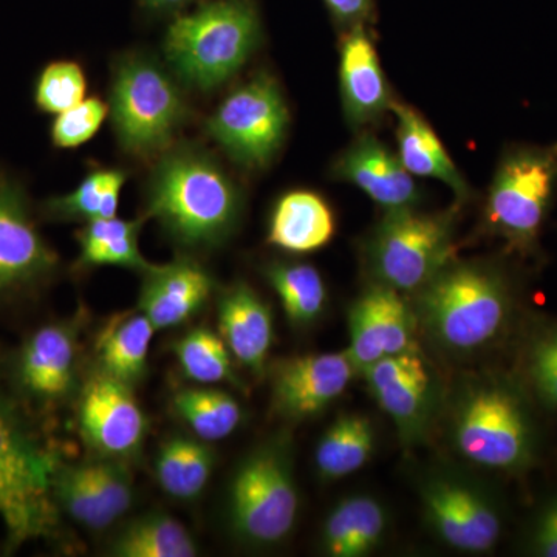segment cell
Returning a JSON list of instances; mask_svg holds the SVG:
<instances>
[{
  "label": "cell",
  "instance_id": "9",
  "mask_svg": "<svg viewBox=\"0 0 557 557\" xmlns=\"http://www.w3.org/2000/svg\"><path fill=\"white\" fill-rule=\"evenodd\" d=\"M109 102L121 148L141 159L170 148L189 116L177 81L146 54H129L116 64Z\"/></svg>",
  "mask_w": 557,
  "mask_h": 557
},
{
  "label": "cell",
  "instance_id": "1",
  "mask_svg": "<svg viewBox=\"0 0 557 557\" xmlns=\"http://www.w3.org/2000/svg\"><path fill=\"white\" fill-rule=\"evenodd\" d=\"M418 333L440 354L471 359L508 335L518 310L507 270L483 260H450L412 295Z\"/></svg>",
  "mask_w": 557,
  "mask_h": 557
},
{
  "label": "cell",
  "instance_id": "36",
  "mask_svg": "<svg viewBox=\"0 0 557 557\" xmlns=\"http://www.w3.org/2000/svg\"><path fill=\"white\" fill-rule=\"evenodd\" d=\"M527 387L534 397L557 410V325L537 332L523 358Z\"/></svg>",
  "mask_w": 557,
  "mask_h": 557
},
{
  "label": "cell",
  "instance_id": "38",
  "mask_svg": "<svg viewBox=\"0 0 557 557\" xmlns=\"http://www.w3.org/2000/svg\"><path fill=\"white\" fill-rule=\"evenodd\" d=\"M527 549L533 556L557 557V494L539 509L528 534Z\"/></svg>",
  "mask_w": 557,
  "mask_h": 557
},
{
  "label": "cell",
  "instance_id": "5",
  "mask_svg": "<svg viewBox=\"0 0 557 557\" xmlns=\"http://www.w3.org/2000/svg\"><path fill=\"white\" fill-rule=\"evenodd\" d=\"M260 36L255 0H203L172 22L164 36V57L183 83L212 91L247 64Z\"/></svg>",
  "mask_w": 557,
  "mask_h": 557
},
{
  "label": "cell",
  "instance_id": "2",
  "mask_svg": "<svg viewBox=\"0 0 557 557\" xmlns=\"http://www.w3.org/2000/svg\"><path fill=\"white\" fill-rule=\"evenodd\" d=\"M242 208L234 180L196 146L164 153L146 188L145 218L156 219L168 237L185 249L220 247L239 225Z\"/></svg>",
  "mask_w": 557,
  "mask_h": 557
},
{
  "label": "cell",
  "instance_id": "14",
  "mask_svg": "<svg viewBox=\"0 0 557 557\" xmlns=\"http://www.w3.org/2000/svg\"><path fill=\"white\" fill-rule=\"evenodd\" d=\"M60 269V256L33 219L24 189L0 175V306L46 285Z\"/></svg>",
  "mask_w": 557,
  "mask_h": 557
},
{
  "label": "cell",
  "instance_id": "13",
  "mask_svg": "<svg viewBox=\"0 0 557 557\" xmlns=\"http://www.w3.org/2000/svg\"><path fill=\"white\" fill-rule=\"evenodd\" d=\"M370 395L394 421L405 446L426 440L442 405L434 370L421 351L380 359L361 373Z\"/></svg>",
  "mask_w": 557,
  "mask_h": 557
},
{
  "label": "cell",
  "instance_id": "4",
  "mask_svg": "<svg viewBox=\"0 0 557 557\" xmlns=\"http://www.w3.org/2000/svg\"><path fill=\"white\" fill-rule=\"evenodd\" d=\"M60 463L28 423L20 403L0 387V519L7 548L60 534L51 479Z\"/></svg>",
  "mask_w": 557,
  "mask_h": 557
},
{
  "label": "cell",
  "instance_id": "10",
  "mask_svg": "<svg viewBox=\"0 0 557 557\" xmlns=\"http://www.w3.org/2000/svg\"><path fill=\"white\" fill-rule=\"evenodd\" d=\"M289 113L276 79L259 73L226 95L207 121V134L245 170L269 166L287 135Z\"/></svg>",
  "mask_w": 557,
  "mask_h": 557
},
{
  "label": "cell",
  "instance_id": "31",
  "mask_svg": "<svg viewBox=\"0 0 557 557\" xmlns=\"http://www.w3.org/2000/svg\"><path fill=\"white\" fill-rule=\"evenodd\" d=\"M171 406L194 435L207 443L228 438L244 420L239 401L220 388H180L172 397Z\"/></svg>",
  "mask_w": 557,
  "mask_h": 557
},
{
  "label": "cell",
  "instance_id": "8",
  "mask_svg": "<svg viewBox=\"0 0 557 557\" xmlns=\"http://www.w3.org/2000/svg\"><path fill=\"white\" fill-rule=\"evenodd\" d=\"M460 207L443 212L416 208L388 211L366 242V263L373 284L416 295L443 267L456 259Z\"/></svg>",
  "mask_w": 557,
  "mask_h": 557
},
{
  "label": "cell",
  "instance_id": "27",
  "mask_svg": "<svg viewBox=\"0 0 557 557\" xmlns=\"http://www.w3.org/2000/svg\"><path fill=\"white\" fill-rule=\"evenodd\" d=\"M145 215L137 220L119 218L91 220L76 233L79 244L78 265L120 267L145 274L156 263L145 259L139 249L138 237Z\"/></svg>",
  "mask_w": 557,
  "mask_h": 557
},
{
  "label": "cell",
  "instance_id": "3",
  "mask_svg": "<svg viewBox=\"0 0 557 557\" xmlns=\"http://www.w3.org/2000/svg\"><path fill=\"white\" fill-rule=\"evenodd\" d=\"M527 388L502 375L472 376L449 405V442L472 467L522 474L536 461L539 435Z\"/></svg>",
  "mask_w": 557,
  "mask_h": 557
},
{
  "label": "cell",
  "instance_id": "6",
  "mask_svg": "<svg viewBox=\"0 0 557 557\" xmlns=\"http://www.w3.org/2000/svg\"><path fill=\"white\" fill-rule=\"evenodd\" d=\"M298 515L293 437L278 432L249 450L234 472L228 491L230 527L248 547H276L293 533Z\"/></svg>",
  "mask_w": 557,
  "mask_h": 557
},
{
  "label": "cell",
  "instance_id": "26",
  "mask_svg": "<svg viewBox=\"0 0 557 557\" xmlns=\"http://www.w3.org/2000/svg\"><path fill=\"white\" fill-rule=\"evenodd\" d=\"M157 330L138 309L110 319L95 343L98 370L135 387L148 372L150 343Z\"/></svg>",
  "mask_w": 557,
  "mask_h": 557
},
{
  "label": "cell",
  "instance_id": "40",
  "mask_svg": "<svg viewBox=\"0 0 557 557\" xmlns=\"http://www.w3.org/2000/svg\"><path fill=\"white\" fill-rule=\"evenodd\" d=\"M200 2L203 0H138L139 5L152 14H177L193 3Z\"/></svg>",
  "mask_w": 557,
  "mask_h": 557
},
{
  "label": "cell",
  "instance_id": "21",
  "mask_svg": "<svg viewBox=\"0 0 557 557\" xmlns=\"http://www.w3.org/2000/svg\"><path fill=\"white\" fill-rule=\"evenodd\" d=\"M212 289L214 278L200 263L180 258L143 274L137 309L156 330L178 327L203 309Z\"/></svg>",
  "mask_w": 557,
  "mask_h": 557
},
{
  "label": "cell",
  "instance_id": "19",
  "mask_svg": "<svg viewBox=\"0 0 557 557\" xmlns=\"http://www.w3.org/2000/svg\"><path fill=\"white\" fill-rule=\"evenodd\" d=\"M333 178L350 183L384 211L417 208L420 190L412 175L375 135L362 134L341 153L332 168Z\"/></svg>",
  "mask_w": 557,
  "mask_h": 557
},
{
  "label": "cell",
  "instance_id": "29",
  "mask_svg": "<svg viewBox=\"0 0 557 557\" xmlns=\"http://www.w3.org/2000/svg\"><path fill=\"white\" fill-rule=\"evenodd\" d=\"M214 467V453L207 442L185 435H174L161 443L153 463L161 490L182 502L201 496Z\"/></svg>",
  "mask_w": 557,
  "mask_h": 557
},
{
  "label": "cell",
  "instance_id": "17",
  "mask_svg": "<svg viewBox=\"0 0 557 557\" xmlns=\"http://www.w3.org/2000/svg\"><path fill=\"white\" fill-rule=\"evenodd\" d=\"M358 375L348 351L278 359L270 368L271 406L288 423L324 413Z\"/></svg>",
  "mask_w": 557,
  "mask_h": 557
},
{
  "label": "cell",
  "instance_id": "12",
  "mask_svg": "<svg viewBox=\"0 0 557 557\" xmlns=\"http://www.w3.org/2000/svg\"><path fill=\"white\" fill-rule=\"evenodd\" d=\"M79 329L72 319L33 330L9 366L17 398L38 409H51L78 392Z\"/></svg>",
  "mask_w": 557,
  "mask_h": 557
},
{
  "label": "cell",
  "instance_id": "24",
  "mask_svg": "<svg viewBox=\"0 0 557 557\" xmlns=\"http://www.w3.org/2000/svg\"><path fill=\"white\" fill-rule=\"evenodd\" d=\"M332 208L313 190L296 189L274 205L267 242L282 251L307 255L324 248L335 236Z\"/></svg>",
  "mask_w": 557,
  "mask_h": 557
},
{
  "label": "cell",
  "instance_id": "20",
  "mask_svg": "<svg viewBox=\"0 0 557 557\" xmlns=\"http://www.w3.org/2000/svg\"><path fill=\"white\" fill-rule=\"evenodd\" d=\"M219 335L231 357L251 375L263 379L274 343V317L269 304L245 282H234L218 298Z\"/></svg>",
  "mask_w": 557,
  "mask_h": 557
},
{
  "label": "cell",
  "instance_id": "23",
  "mask_svg": "<svg viewBox=\"0 0 557 557\" xmlns=\"http://www.w3.org/2000/svg\"><path fill=\"white\" fill-rule=\"evenodd\" d=\"M397 116L398 159L412 177L434 178L449 186L457 207L471 197L467 180L457 170L442 139L418 110L394 101Z\"/></svg>",
  "mask_w": 557,
  "mask_h": 557
},
{
  "label": "cell",
  "instance_id": "25",
  "mask_svg": "<svg viewBox=\"0 0 557 557\" xmlns=\"http://www.w3.org/2000/svg\"><path fill=\"white\" fill-rule=\"evenodd\" d=\"M386 508L369 494L343 498L329 512L321 533V549L330 557H364L384 541Z\"/></svg>",
  "mask_w": 557,
  "mask_h": 557
},
{
  "label": "cell",
  "instance_id": "11",
  "mask_svg": "<svg viewBox=\"0 0 557 557\" xmlns=\"http://www.w3.org/2000/svg\"><path fill=\"white\" fill-rule=\"evenodd\" d=\"M418 490L424 519L443 544L467 555H486L497 547L504 516L485 487L442 471L426 475Z\"/></svg>",
  "mask_w": 557,
  "mask_h": 557
},
{
  "label": "cell",
  "instance_id": "37",
  "mask_svg": "<svg viewBox=\"0 0 557 557\" xmlns=\"http://www.w3.org/2000/svg\"><path fill=\"white\" fill-rule=\"evenodd\" d=\"M108 113L109 108L100 98H86L57 115L51 126V141L61 149L78 148L98 134Z\"/></svg>",
  "mask_w": 557,
  "mask_h": 557
},
{
  "label": "cell",
  "instance_id": "35",
  "mask_svg": "<svg viewBox=\"0 0 557 557\" xmlns=\"http://www.w3.org/2000/svg\"><path fill=\"white\" fill-rule=\"evenodd\" d=\"M87 94L86 73L78 62H51L40 72L35 87V102L40 112L60 115L75 108Z\"/></svg>",
  "mask_w": 557,
  "mask_h": 557
},
{
  "label": "cell",
  "instance_id": "32",
  "mask_svg": "<svg viewBox=\"0 0 557 557\" xmlns=\"http://www.w3.org/2000/svg\"><path fill=\"white\" fill-rule=\"evenodd\" d=\"M126 180V172L116 168L95 170L72 193L47 200L44 214L60 222L87 223L116 218L121 190Z\"/></svg>",
  "mask_w": 557,
  "mask_h": 557
},
{
  "label": "cell",
  "instance_id": "30",
  "mask_svg": "<svg viewBox=\"0 0 557 557\" xmlns=\"http://www.w3.org/2000/svg\"><path fill=\"white\" fill-rule=\"evenodd\" d=\"M109 553L120 557H194L199 547L188 528L166 512L131 520L113 539Z\"/></svg>",
  "mask_w": 557,
  "mask_h": 557
},
{
  "label": "cell",
  "instance_id": "15",
  "mask_svg": "<svg viewBox=\"0 0 557 557\" xmlns=\"http://www.w3.org/2000/svg\"><path fill=\"white\" fill-rule=\"evenodd\" d=\"M76 403L81 437L98 456L123 461L139 456L149 421L134 387L97 370L79 386Z\"/></svg>",
  "mask_w": 557,
  "mask_h": 557
},
{
  "label": "cell",
  "instance_id": "28",
  "mask_svg": "<svg viewBox=\"0 0 557 557\" xmlns=\"http://www.w3.org/2000/svg\"><path fill=\"white\" fill-rule=\"evenodd\" d=\"M375 426L362 413H344L314 449V467L324 482H336L366 467L375 453Z\"/></svg>",
  "mask_w": 557,
  "mask_h": 557
},
{
  "label": "cell",
  "instance_id": "18",
  "mask_svg": "<svg viewBox=\"0 0 557 557\" xmlns=\"http://www.w3.org/2000/svg\"><path fill=\"white\" fill-rule=\"evenodd\" d=\"M347 348L358 375L380 359L417 354L418 325L405 295L380 284H370L348 310Z\"/></svg>",
  "mask_w": 557,
  "mask_h": 557
},
{
  "label": "cell",
  "instance_id": "7",
  "mask_svg": "<svg viewBox=\"0 0 557 557\" xmlns=\"http://www.w3.org/2000/svg\"><path fill=\"white\" fill-rule=\"evenodd\" d=\"M557 194V145L511 146L498 161L482 212V231L508 255L534 258Z\"/></svg>",
  "mask_w": 557,
  "mask_h": 557
},
{
  "label": "cell",
  "instance_id": "34",
  "mask_svg": "<svg viewBox=\"0 0 557 557\" xmlns=\"http://www.w3.org/2000/svg\"><path fill=\"white\" fill-rule=\"evenodd\" d=\"M174 354L183 375L193 383L200 386L225 383L244 387L239 376L234 373L233 357L225 341L212 330H189L175 343Z\"/></svg>",
  "mask_w": 557,
  "mask_h": 557
},
{
  "label": "cell",
  "instance_id": "39",
  "mask_svg": "<svg viewBox=\"0 0 557 557\" xmlns=\"http://www.w3.org/2000/svg\"><path fill=\"white\" fill-rule=\"evenodd\" d=\"M330 16L344 30L358 27V25L372 24L375 21V0H324Z\"/></svg>",
  "mask_w": 557,
  "mask_h": 557
},
{
  "label": "cell",
  "instance_id": "33",
  "mask_svg": "<svg viewBox=\"0 0 557 557\" xmlns=\"http://www.w3.org/2000/svg\"><path fill=\"white\" fill-rule=\"evenodd\" d=\"M265 277L295 327H309L324 313L327 288L321 273L310 263L274 262L267 267Z\"/></svg>",
  "mask_w": 557,
  "mask_h": 557
},
{
  "label": "cell",
  "instance_id": "16",
  "mask_svg": "<svg viewBox=\"0 0 557 557\" xmlns=\"http://www.w3.org/2000/svg\"><path fill=\"white\" fill-rule=\"evenodd\" d=\"M54 504L87 530L101 531L123 518L134 502L127 461L100 457L83 463H58L51 479Z\"/></svg>",
  "mask_w": 557,
  "mask_h": 557
},
{
  "label": "cell",
  "instance_id": "22",
  "mask_svg": "<svg viewBox=\"0 0 557 557\" xmlns=\"http://www.w3.org/2000/svg\"><path fill=\"white\" fill-rule=\"evenodd\" d=\"M341 97L351 126L375 123L394 104L386 75L368 27L350 28L341 44Z\"/></svg>",
  "mask_w": 557,
  "mask_h": 557
}]
</instances>
